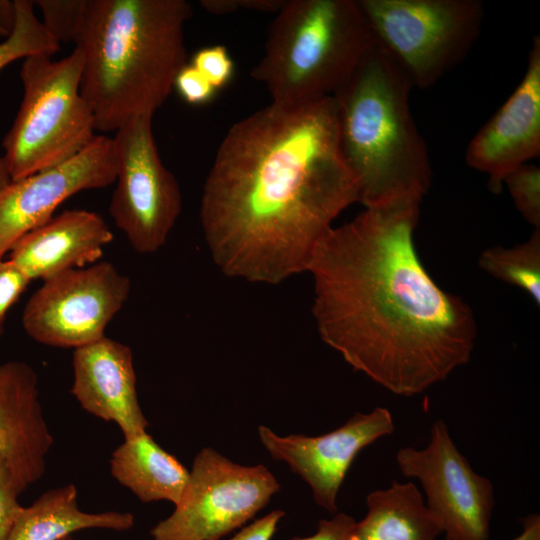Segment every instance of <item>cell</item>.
<instances>
[{
    "label": "cell",
    "mask_w": 540,
    "mask_h": 540,
    "mask_svg": "<svg viewBox=\"0 0 540 540\" xmlns=\"http://www.w3.org/2000/svg\"><path fill=\"white\" fill-rule=\"evenodd\" d=\"M422 199L365 207L332 227L308 271L318 333L356 371L399 396L420 394L471 358V307L442 290L414 245Z\"/></svg>",
    "instance_id": "6da1fadb"
},
{
    "label": "cell",
    "mask_w": 540,
    "mask_h": 540,
    "mask_svg": "<svg viewBox=\"0 0 540 540\" xmlns=\"http://www.w3.org/2000/svg\"><path fill=\"white\" fill-rule=\"evenodd\" d=\"M355 202L358 185L341 153L333 96L272 102L222 140L200 219L222 273L274 285L308 271L319 241Z\"/></svg>",
    "instance_id": "7a4b0ae2"
},
{
    "label": "cell",
    "mask_w": 540,
    "mask_h": 540,
    "mask_svg": "<svg viewBox=\"0 0 540 540\" xmlns=\"http://www.w3.org/2000/svg\"><path fill=\"white\" fill-rule=\"evenodd\" d=\"M184 0H83L73 42L83 55L80 91L96 130L153 116L187 64Z\"/></svg>",
    "instance_id": "3957f363"
},
{
    "label": "cell",
    "mask_w": 540,
    "mask_h": 540,
    "mask_svg": "<svg viewBox=\"0 0 540 540\" xmlns=\"http://www.w3.org/2000/svg\"><path fill=\"white\" fill-rule=\"evenodd\" d=\"M413 88L374 41L333 93L339 145L365 207L401 197L423 199L432 169L409 105Z\"/></svg>",
    "instance_id": "277c9868"
},
{
    "label": "cell",
    "mask_w": 540,
    "mask_h": 540,
    "mask_svg": "<svg viewBox=\"0 0 540 540\" xmlns=\"http://www.w3.org/2000/svg\"><path fill=\"white\" fill-rule=\"evenodd\" d=\"M373 42L357 0H286L251 75L273 103L312 102L332 96Z\"/></svg>",
    "instance_id": "5b68a950"
},
{
    "label": "cell",
    "mask_w": 540,
    "mask_h": 540,
    "mask_svg": "<svg viewBox=\"0 0 540 540\" xmlns=\"http://www.w3.org/2000/svg\"><path fill=\"white\" fill-rule=\"evenodd\" d=\"M83 55L75 49L60 60L48 55L24 58L23 98L2 140L11 180L55 167L97 136L93 112L80 91Z\"/></svg>",
    "instance_id": "8992f818"
},
{
    "label": "cell",
    "mask_w": 540,
    "mask_h": 540,
    "mask_svg": "<svg viewBox=\"0 0 540 540\" xmlns=\"http://www.w3.org/2000/svg\"><path fill=\"white\" fill-rule=\"evenodd\" d=\"M374 41L404 71L413 87L434 85L478 38L484 18L479 0H357Z\"/></svg>",
    "instance_id": "52a82bcc"
},
{
    "label": "cell",
    "mask_w": 540,
    "mask_h": 540,
    "mask_svg": "<svg viewBox=\"0 0 540 540\" xmlns=\"http://www.w3.org/2000/svg\"><path fill=\"white\" fill-rule=\"evenodd\" d=\"M279 488L265 466H242L205 447L173 513L150 534L153 540H219L253 518Z\"/></svg>",
    "instance_id": "ba28073f"
},
{
    "label": "cell",
    "mask_w": 540,
    "mask_h": 540,
    "mask_svg": "<svg viewBox=\"0 0 540 540\" xmlns=\"http://www.w3.org/2000/svg\"><path fill=\"white\" fill-rule=\"evenodd\" d=\"M116 187L109 213L141 254L166 243L182 209L174 175L164 166L152 132V116H139L115 131Z\"/></svg>",
    "instance_id": "9c48e42d"
},
{
    "label": "cell",
    "mask_w": 540,
    "mask_h": 540,
    "mask_svg": "<svg viewBox=\"0 0 540 540\" xmlns=\"http://www.w3.org/2000/svg\"><path fill=\"white\" fill-rule=\"evenodd\" d=\"M130 290L129 277L108 261L67 270L44 280L31 295L22 326L38 343L79 348L105 336Z\"/></svg>",
    "instance_id": "30bf717a"
},
{
    "label": "cell",
    "mask_w": 540,
    "mask_h": 540,
    "mask_svg": "<svg viewBox=\"0 0 540 540\" xmlns=\"http://www.w3.org/2000/svg\"><path fill=\"white\" fill-rule=\"evenodd\" d=\"M396 462L405 477L421 483L425 504L441 532L453 540L489 539L493 485L472 469L443 420L432 424L424 449L401 448Z\"/></svg>",
    "instance_id": "8fae6325"
},
{
    "label": "cell",
    "mask_w": 540,
    "mask_h": 540,
    "mask_svg": "<svg viewBox=\"0 0 540 540\" xmlns=\"http://www.w3.org/2000/svg\"><path fill=\"white\" fill-rule=\"evenodd\" d=\"M117 160L113 138L97 135L71 159L0 191V259L26 233L43 225L74 194L115 183Z\"/></svg>",
    "instance_id": "7c38bea8"
},
{
    "label": "cell",
    "mask_w": 540,
    "mask_h": 540,
    "mask_svg": "<svg viewBox=\"0 0 540 540\" xmlns=\"http://www.w3.org/2000/svg\"><path fill=\"white\" fill-rule=\"evenodd\" d=\"M394 429L391 412L376 407L369 413L354 414L339 428L320 436L282 437L263 425L258 434L270 456L285 461L308 483L316 504L334 514L339 489L357 454Z\"/></svg>",
    "instance_id": "4fadbf2b"
},
{
    "label": "cell",
    "mask_w": 540,
    "mask_h": 540,
    "mask_svg": "<svg viewBox=\"0 0 540 540\" xmlns=\"http://www.w3.org/2000/svg\"><path fill=\"white\" fill-rule=\"evenodd\" d=\"M540 155V37L535 36L523 79L467 146V164L489 176L499 193L505 176Z\"/></svg>",
    "instance_id": "5bb4252c"
},
{
    "label": "cell",
    "mask_w": 540,
    "mask_h": 540,
    "mask_svg": "<svg viewBox=\"0 0 540 540\" xmlns=\"http://www.w3.org/2000/svg\"><path fill=\"white\" fill-rule=\"evenodd\" d=\"M52 444L37 373L22 361L0 363V457L19 494L45 473Z\"/></svg>",
    "instance_id": "9a60e30c"
},
{
    "label": "cell",
    "mask_w": 540,
    "mask_h": 540,
    "mask_svg": "<svg viewBox=\"0 0 540 540\" xmlns=\"http://www.w3.org/2000/svg\"><path fill=\"white\" fill-rule=\"evenodd\" d=\"M71 394L88 413L116 423L124 439L147 432L132 350L106 336L74 349Z\"/></svg>",
    "instance_id": "2e32d148"
},
{
    "label": "cell",
    "mask_w": 540,
    "mask_h": 540,
    "mask_svg": "<svg viewBox=\"0 0 540 540\" xmlns=\"http://www.w3.org/2000/svg\"><path fill=\"white\" fill-rule=\"evenodd\" d=\"M113 239V232L100 214L84 209L65 210L18 239L8 259L31 280L44 281L61 272L94 264Z\"/></svg>",
    "instance_id": "e0dca14e"
},
{
    "label": "cell",
    "mask_w": 540,
    "mask_h": 540,
    "mask_svg": "<svg viewBox=\"0 0 540 540\" xmlns=\"http://www.w3.org/2000/svg\"><path fill=\"white\" fill-rule=\"evenodd\" d=\"M112 476L145 503L180 501L189 471L147 432L124 439L110 458Z\"/></svg>",
    "instance_id": "ac0fdd59"
},
{
    "label": "cell",
    "mask_w": 540,
    "mask_h": 540,
    "mask_svg": "<svg viewBox=\"0 0 540 540\" xmlns=\"http://www.w3.org/2000/svg\"><path fill=\"white\" fill-rule=\"evenodd\" d=\"M134 522L129 512L82 511L77 487L67 484L46 491L29 507H24L8 540H61L73 532L91 528L125 531Z\"/></svg>",
    "instance_id": "d6986e66"
},
{
    "label": "cell",
    "mask_w": 540,
    "mask_h": 540,
    "mask_svg": "<svg viewBox=\"0 0 540 540\" xmlns=\"http://www.w3.org/2000/svg\"><path fill=\"white\" fill-rule=\"evenodd\" d=\"M367 514L352 540H436L442 533L412 482L393 481L366 497Z\"/></svg>",
    "instance_id": "ffe728a7"
},
{
    "label": "cell",
    "mask_w": 540,
    "mask_h": 540,
    "mask_svg": "<svg viewBox=\"0 0 540 540\" xmlns=\"http://www.w3.org/2000/svg\"><path fill=\"white\" fill-rule=\"evenodd\" d=\"M479 266L488 274L527 292L540 303V229L511 248L495 246L481 253Z\"/></svg>",
    "instance_id": "44dd1931"
},
{
    "label": "cell",
    "mask_w": 540,
    "mask_h": 540,
    "mask_svg": "<svg viewBox=\"0 0 540 540\" xmlns=\"http://www.w3.org/2000/svg\"><path fill=\"white\" fill-rule=\"evenodd\" d=\"M16 22L12 33L0 42V70L8 64L32 55L53 56L60 43L45 29L34 13V1L15 0ZM11 178L0 157V191Z\"/></svg>",
    "instance_id": "7402d4cb"
},
{
    "label": "cell",
    "mask_w": 540,
    "mask_h": 540,
    "mask_svg": "<svg viewBox=\"0 0 540 540\" xmlns=\"http://www.w3.org/2000/svg\"><path fill=\"white\" fill-rule=\"evenodd\" d=\"M518 211L535 229H540V169L525 163L503 179Z\"/></svg>",
    "instance_id": "603a6c76"
},
{
    "label": "cell",
    "mask_w": 540,
    "mask_h": 540,
    "mask_svg": "<svg viewBox=\"0 0 540 540\" xmlns=\"http://www.w3.org/2000/svg\"><path fill=\"white\" fill-rule=\"evenodd\" d=\"M34 4L42 12L43 26L59 43L73 41L83 0H38Z\"/></svg>",
    "instance_id": "cb8c5ba5"
},
{
    "label": "cell",
    "mask_w": 540,
    "mask_h": 540,
    "mask_svg": "<svg viewBox=\"0 0 540 540\" xmlns=\"http://www.w3.org/2000/svg\"><path fill=\"white\" fill-rule=\"evenodd\" d=\"M194 66L217 90L232 77L234 65L228 51L222 45L205 47L197 51L192 58Z\"/></svg>",
    "instance_id": "d4e9b609"
},
{
    "label": "cell",
    "mask_w": 540,
    "mask_h": 540,
    "mask_svg": "<svg viewBox=\"0 0 540 540\" xmlns=\"http://www.w3.org/2000/svg\"><path fill=\"white\" fill-rule=\"evenodd\" d=\"M32 280L12 261L0 259V337L9 309Z\"/></svg>",
    "instance_id": "484cf974"
},
{
    "label": "cell",
    "mask_w": 540,
    "mask_h": 540,
    "mask_svg": "<svg viewBox=\"0 0 540 540\" xmlns=\"http://www.w3.org/2000/svg\"><path fill=\"white\" fill-rule=\"evenodd\" d=\"M19 492L0 457V540H8L23 506L18 502Z\"/></svg>",
    "instance_id": "4316f807"
},
{
    "label": "cell",
    "mask_w": 540,
    "mask_h": 540,
    "mask_svg": "<svg viewBox=\"0 0 540 540\" xmlns=\"http://www.w3.org/2000/svg\"><path fill=\"white\" fill-rule=\"evenodd\" d=\"M174 87L189 104L199 105L209 101L216 89L191 64H186L177 74Z\"/></svg>",
    "instance_id": "83f0119b"
},
{
    "label": "cell",
    "mask_w": 540,
    "mask_h": 540,
    "mask_svg": "<svg viewBox=\"0 0 540 540\" xmlns=\"http://www.w3.org/2000/svg\"><path fill=\"white\" fill-rule=\"evenodd\" d=\"M355 524L353 517L341 512L331 519L320 520L313 535L291 540H352Z\"/></svg>",
    "instance_id": "f1b7e54d"
},
{
    "label": "cell",
    "mask_w": 540,
    "mask_h": 540,
    "mask_svg": "<svg viewBox=\"0 0 540 540\" xmlns=\"http://www.w3.org/2000/svg\"><path fill=\"white\" fill-rule=\"evenodd\" d=\"M285 0H204L201 6L208 12L224 14L238 9L277 12Z\"/></svg>",
    "instance_id": "f546056e"
},
{
    "label": "cell",
    "mask_w": 540,
    "mask_h": 540,
    "mask_svg": "<svg viewBox=\"0 0 540 540\" xmlns=\"http://www.w3.org/2000/svg\"><path fill=\"white\" fill-rule=\"evenodd\" d=\"M284 515L285 512L282 510H273L262 518L243 527L228 540H271L276 532L279 521Z\"/></svg>",
    "instance_id": "4dcf8cb0"
},
{
    "label": "cell",
    "mask_w": 540,
    "mask_h": 540,
    "mask_svg": "<svg viewBox=\"0 0 540 540\" xmlns=\"http://www.w3.org/2000/svg\"><path fill=\"white\" fill-rule=\"evenodd\" d=\"M16 22V3L0 0V35L7 38L13 31Z\"/></svg>",
    "instance_id": "1f68e13d"
},
{
    "label": "cell",
    "mask_w": 540,
    "mask_h": 540,
    "mask_svg": "<svg viewBox=\"0 0 540 540\" xmlns=\"http://www.w3.org/2000/svg\"><path fill=\"white\" fill-rule=\"evenodd\" d=\"M522 532L512 540H540V516L531 513L521 519ZM445 540H453L446 536Z\"/></svg>",
    "instance_id": "d6a6232c"
},
{
    "label": "cell",
    "mask_w": 540,
    "mask_h": 540,
    "mask_svg": "<svg viewBox=\"0 0 540 540\" xmlns=\"http://www.w3.org/2000/svg\"><path fill=\"white\" fill-rule=\"evenodd\" d=\"M61 540H73V539H71L70 537H66V538H63Z\"/></svg>",
    "instance_id": "836d02e7"
}]
</instances>
